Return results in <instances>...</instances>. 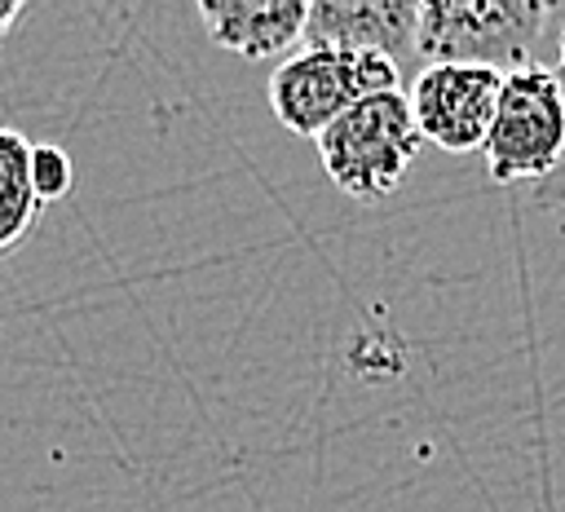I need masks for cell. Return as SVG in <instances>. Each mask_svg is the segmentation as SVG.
Instances as JSON below:
<instances>
[{"instance_id": "obj_1", "label": "cell", "mask_w": 565, "mask_h": 512, "mask_svg": "<svg viewBox=\"0 0 565 512\" xmlns=\"http://www.w3.org/2000/svg\"><path fill=\"white\" fill-rule=\"evenodd\" d=\"M552 18L556 9L543 0H424L419 66L455 62L499 75L539 66Z\"/></svg>"}, {"instance_id": "obj_2", "label": "cell", "mask_w": 565, "mask_h": 512, "mask_svg": "<svg viewBox=\"0 0 565 512\" xmlns=\"http://www.w3.org/2000/svg\"><path fill=\"white\" fill-rule=\"evenodd\" d=\"M419 146H424V132L415 124L411 97L393 88V93H375L358 102L353 110H344L318 137V159H322L327 181L340 194L388 199L406 181Z\"/></svg>"}, {"instance_id": "obj_3", "label": "cell", "mask_w": 565, "mask_h": 512, "mask_svg": "<svg viewBox=\"0 0 565 512\" xmlns=\"http://www.w3.org/2000/svg\"><path fill=\"white\" fill-rule=\"evenodd\" d=\"M402 88V66L375 53L300 49L269 75V110L296 137H322L344 110L375 93Z\"/></svg>"}, {"instance_id": "obj_4", "label": "cell", "mask_w": 565, "mask_h": 512, "mask_svg": "<svg viewBox=\"0 0 565 512\" xmlns=\"http://www.w3.org/2000/svg\"><path fill=\"white\" fill-rule=\"evenodd\" d=\"M481 154L499 185L530 181V190L565 163V88L552 62L503 75L499 110Z\"/></svg>"}, {"instance_id": "obj_5", "label": "cell", "mask_w": 565, "mask_h": 512, "mask_svg": "<svg viewBox=\"0 0 565 512\" xmlns=\"http://www.w3.org/2000/svg\"><path fill=\"white\" fill-rule=\"evenodd\" d=\"M499 93H503L499 71L437 62L411 79L406 97H411L424 141H433L446 154H468V150H486V137H490V124L499 110Z\"/></svg>"}, {"instance_id": "obj_6", "label": "cell", "mask_w": 565, "mask_h": 512, "mask_svg": "<svg viewBox=\"0 0 565 512\" xmlns=\"http://www.w3.org/2000/svg\"><path fill=\"white\" fill-rule=\"evenodd\" d=\"M419 0H313L305 22V49L375 53L402 66H419Z\"/></svg>"}, {"instance_id": "obj_7", "label": "cell", "mask_w": 565, "mask_h": 512, "mask_svg": "<svg viewBox=\"0 0 565 512\" xmlns=\"http://www.w3.org/2000/svg\"><path fill=\"white\" fill-rule=\"evenodd\" d=\"M199 22L216 49L238 57H278L291 44H305L309 0H203Z\"/></svg>"}, {"instance_id": "obj_8", "label": "cell", "mask_w": 565, "mask_h": 512, "mask_svg": "<svg viewBox=\"0 0 565 512\" xmlns=\"http://www.w3.org/2000/svg\"><path fill=\"white\" fill-rule=\"evenodd\" d=\"M44 199L35 190V146L18 128H0V256H9L40 221Z\"/></svg>"}, {"instance_id": "obj_9", "label": "cell", "mask_w": 565, "mask_h": 512, "mask_svg": "<svg viewBox=\"0 0 565 512\" xmlns=\"http://www.w3.org/2000/svg\"><path fill=\"white\" fill-rule=\"evenodd\" d=\"M35 190L40 199H57L71 190V154L62 146H35Z\"/></svg>"}, {"instance_id": "obj_10", "label": "cell", "mask_w": 565, "mask_h": 512, "mask_svg": "<svg viewBox=\"0 0 565 512\" xmlns=\"http://www.w3.org/2000/svg\"><path fill=\"white\" fill-rule=\"evenodd\" d=\"M556 75H561V88H565V13H561V31H556ZM530 199L539 203V207H547V212H561L565 216V163L547 177V181H539L534 190H530Z\"/></svg>"}, {"instance_id": "obj_11", "label": "cell", "mask_w": 565, "mask_h": 512, "mask_svg": "<svg viewBox=\"0 0 565 512\" xmlns=\"http://www.w3.org/2000/svg\"><path fill=\"white\" fill-rule=\"evenodd\" d=\"M22 18V4L18 0H0V35H9V26Z\"/></svg>"}]
</instances>
